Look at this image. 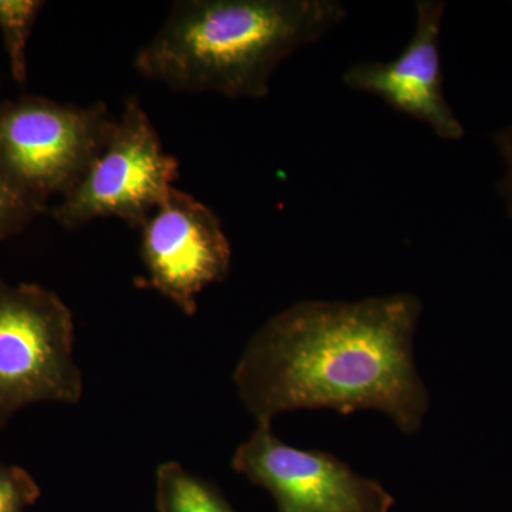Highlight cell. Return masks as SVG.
Here are the masks:
<instances>
[{"mask_svg":"<svg viewBox=\"0 0 512 512\" xmlns=\"http://www.w3.org/2000/svg\"><path fill=\"white\" fill-rule=\"evenodd\" d=\"M178 168L140 101L128 100L107 143L50 214L64 228L107 217L140 228L173 190Z\"/></svg>","mask_w":512,"mask_h":512,"instance_id":"5","label":"cell"},{"mask_svg":"<svg viewBox=\"0 0 512 512\" xmlns=\"http://www.w3.org/2000/svg\"><path fill=\"white\" fill-rule=\"evenodd\" d=\"M494 144L504 164V173L495 185L504 202L505 211L512 220V124L494 134Z\"/></svg>","mask_w":512,"mask_h":512,"instance_id":"13","label":"cell"},{"mask_svg":"<svg viewBox=\"0 0 512 512\" xmlns=\"http://www.w3.org/2000/svg\"><path fill=\"white\" fill-rule=\"evenodd\" d=\"M446 3L416 2L413 36L399 57L390 62H360L343 73L346 87L372 94L387 106L429 126L436 136L460 141L466 128L458 120L444 92L440 37Z\"/></svg>","mask_w":512,"mask_h":512,"instance_id":"8","label":"cell"},{"mask_svg":"<svg viewBox=\"0 0 512 512\" xmlns=\"http://www.w3.org/2000/svg\"><path fill=\"white\" fill-rule=\"evenodd\" d=\"M40 212L33 207L0 164V241L19 234Z\"/></svg>","mask_w":512,"mask_h":512,"instance_id":"11","label":"cell"},{"mask_svg":"<svg viewBox=\"0 0 512 512\" xmlns=\"http://www.w3.org/2000/svg\"><path fill=\"white\" fill-rule=\"evenodd\" d=\"M39 495V485L28 471L0 461V512H26Z\"/></svg>","mask_w":512,"mask_h":512,"instance_id":"12","label":"cell"},{"mask_svg":"<svg viewBox=\"0 0 512 512\" xmlns=\"http://www.w3.org/2000/svg\"><path fill=\"white\" fill-rule=\"evenodd\" d=\"M156 487L160 512H235L217 488L175 461L158 467Z\"/></svg>","mask_w":512,"mask_h":512,"instance_id":"9","label":"cell"},{"mask_svg":"<svg viewBox=\"0 0 512 512\" xmlns=\"http://www.w3.org/2000/svg\"><path fill=\"white\" fill-rule=\"evenodd\" d=\"M45 2L40 0H0V32L9 59L10 73L16 83L28 79V47L30 33Z\"/></svg>","mask_w":512,"mask_h":512,"instance_id":"10","label":"cell"},{"mask_svg":"<svg viewBox=\"0 0 512 512\" xmlns=\"http://www.w3.org/2000/svg\"><path fill=\"white\" fill-rule=\"evenodd\" d=\"M232 468L268 491L276 512H389L394 503L382 484L332 454L288 446L268 423L237 448Z\"/></svg>","mask_w":512,"mask_h":512,"instance_id":"6","label":"cell"},{"mask_svg":"<svg viewBox=\"0 0 512 512\" xmlns=\"http://www.w3.org/2000/svg\"><path fill=\"white\" fill-rule=\"evenodd\" d=\"M421 311L412 293L295 303L249 340L234 372L239 399L258 423L302 409L377 410L417 433L430 404L414 363Z\"/></svg>","mask_w":512,"mask_h":512,"instance_id":"1","label":"cell"},{"mask_svg":"<svg viewBox=\"0 0 512 512\" xmlns=\"http://www.w3.org/2000/svg\"><path fill=\"white\" fill-rule=\"evenodd\" d=\"M140 229L147 285L194 316L198 295L224 281L231 269V244L221 221L207 205L173 188Z\"/></svg>","mask_w":512,"mask_h":512,"instance_id":"7","label":"cell"},{"mask_svg":"<svg viewBox=\"0 0 512 512\" xmlns=\"http://www.w3.org/2000/svg\"><path fill=\"white\" fill-rule=\"evenodd\" d=\"M346 18L336 0H184L134 66L177 92L265 99L276 69Z\"/></svg>","mask_w":512,"mask_h":512,"instance_id":"2","label":"cell"},{"mask_svg":"<svg viewBox=\"0 0 512 512\" xmlns=\"http://www.w3.org/2000/svg\"><path fill=\"white\" fill-rule=\"evenodd\" d=\"M82 394L66 303L42 286L0 278V431L30 404H77Z\"/></svg>","mask_w":512,"mask_h":512,"instance_id":"4","label":"cell"},{"mask_svg":"<svg viewBox=\"0 0 512 512\" xmlns=\"http://www.w3.org/2000/svg\"><path fill=\"white\" fill-rule=\"evenodd\" d=\"M117 117L104 103L62 104L25 96L0 101V164L40 214L79 183Z\"/></svg>","mask_w":512,"mask_h":512,"instance_id":"3","label":"cell"}]
</instances>
